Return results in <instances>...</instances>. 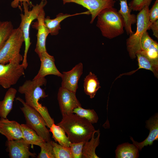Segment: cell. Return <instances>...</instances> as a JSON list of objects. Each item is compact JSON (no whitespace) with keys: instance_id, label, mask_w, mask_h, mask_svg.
I'll return each mask as SVG.
<instances>
[{"instance_id":"28","label":"cell","mask_w":158,"mask_h":158,"mask_svg":"<svg viewBox=\"0 0 158 158\" xmlns=\"http://www.w3.org/2000/svg\"><path fill=\"white\" fill-rule=\"evenodd\" d=\"M55 158H72L69 147H65L51 141Z\"/></svg>"},{"instance_id":"23","label":"cell","mask_w":158,"mask_h":158,"mask_svg":"<svg viewBox=\"0 0 158 158\" xmlns=\"http://www.w3.org/2000/svg\"><path fill=\"white\" fill-rule=\"evenodd\" d=\"M83 86L85 93L90 98L94 97L96 94L101 87L99 81L97 76L90 72L84 80Z\"/></svg>"},{"instance_id":"25","label":"cell","mask_w":158,"mask_h":158,"mask_svg":"<svg viewBox=\"0 0 158 158\" xmlns=\"http://www.w3.org/2000/svg\"><path fill=\"white\" fill-rule=\"evenodd\" d=\"M49 128V131L52 134V137L55 141L63 146L69 147L71 142L61 127L54 123Z\"/></svg>"},{"instance_id":"10","label":"cell","mask_w":158,"mask_h":158,"mask_svg":"<svg viewBox=\"0 0 158 158\" xmlns=\"http://www.w3.org/2000/svg\"><path fill=\"white\" fill-rule=\"evenodd\" d=\"M57 99L62 116L72 113L74 109L81 107L75 93L61 87L59 90Z\"/></svg>"},{"instance_id":"16","label":"cell","mask_w":158,"mask_h":158,"mask_svg":"<svg viewBox=\"0 0 158 158\" xmlns=\"http://www.w3.org/2000/svg\"><path fill=\"white\" fill-rule=\"evenodd\" d=\"M0 133L5 136L8 140L23 138L20 124L16 121L7 118L0 119Z\"/></svg>"},{"instance_id":"2","label":"cell","mask_w":158,"mask_h":158,"mask_svg":"<svg viewBox=\"0 0 158 158\" xmlns=\"http://www.w3.org/2000/svg\"><path fill=\"white\" fill-rule=\"evenodd\" d=\"M56 125L63 130L71 143L87 141L97 131L91 123L73 113L63 116Z\"/></svg>"},{"instance_id":"5","label":"cell","mask_w":158,"mask_h":158,"mask_svg":"<svg viewBox=\"0 0 158 158\" xmlns=\"http://www.w3.org/2000/svg\"><path fill=\"white\" fill-rule=\"evenodd\" d=\"M149 10V7L146 6L139 11L137 16L136 31L129 35L126 40L127 50L131 59H135L137 53L141 50L140 46L141 37L145 31L150 30L152 23L148 16Z\"/></svg>"},{"instance_id":"8","label":"cell","mask_w":158,"mask_h":158,"mask_svg":"<svg viewBox=\"0 0 158 158\" xmlns=\"http://www.w3.org/2000/svg\"><path fill=\"white\" fill-rule=\"evenodd\" d=\"M24 42L23 35L20 28L14 29L0 50V63L6 64L20 54Z\"/></svg>"},{"instance_id":"6","label":"cell","mask_w":158,"mask_h":158,"mask_svg":"<svg viewBox=\"0 0 158 158\" xmlns=\"http://www.w3.org/2000/svg\"><path fill=\"white\" fill-rule=\"evenodd\" d=\"M16 99L23 104L20 109L24 114L26 124L45 141H51L49 131L46 127L47 123L41 114L34 108L26 104L20 97H18Z\"/></svg>"},{"instance_id":"3","label":"cell","mask_w":158,"mask_h":158,"mask_svg":"<svg viewBox=\"0 0 158 158\" xmlns=\"http://www.w3.org/2000/svg\"><path fill=\"white\" fill-rule=\"evenodd\" d=\"M97 17L96 26L103 37L112 39L123 33L124 24L123 18L113 7L103 10Z\"/></svg>"},{"instance_id":"7","label":"cell","mask_w":158,"mask_h":158,"mask_svg":"<svg viewBox=\"0 0 158 158\" xmlns=\"http://www.w3.org/2000/svg\"><path fill=\"white\" fill-rule=\"evenodd\" d=\"M23 57L20 54L6 64L0 63V85L9 88L16 84L20 78L24 75V67L20 64Z\"/></svg>"},{"instance_id":"1","label":"cell","mask_w":158,"mask_h":158,"mask_svg":"<svg viewBox=\"0 0 158 158\" xmlns=\"http://www.w3.org/2000/svg\"><path fill=\"white\" fill-rule=\"evenodd\" d=\"M47 80L45 77L26 80L23 85L19 87L18 92L25 95V103L34 108L42 116L50 128L54 123V119L51 118L47 107L39 102L41 98L47 96L41 87L45 85Z\"/></svg>"},{"instance_id":"21","label":"cell","mask_w":158,"mask_h":158,"mask_svg":"<svg viewBox=\"0 0 158 158\" xmlns=\"http://www.w3.org/2000/svg\"><path fill=\"white\" fill-rule=\"evenodd\" d=\"M116 158H137L139 150L133 144L128 142L118 145L115 151Z\"/></svg>"},{"instance_id":"11","label":"cell","mask_w":158,"mask_h":158,"mask_svg":"<svg viewBox=\"0 0 158 158\" xmlns=\"http://www.w3.org/2000/svg\"><path fill=\"white\" fill-rule=\"evenodd\" d=\"M6 150L9 152L10 158H28L36 157V154L29 151L30 144L23 138L11 140H7L6 142Z\"/></svg>"},{"instance_id":"34","label":"cell","mask_w":158,"mask_h":158,"mask_svg":"<svg viewBox=\"0 0 158 158\" xmlns=\"http://www.w3.org/2000/svg\"><path fill=\"white\" fill-rule=\"evenodd\" d=\"M148 16L152 23L158 20V0H155L152 8L149 10Z\"/></svg>"},{"instance_id":"37","label":"cell","mask_w":158,"mask_h":158,"mask_svg":"<svg viewBox=\"0 0 158 158\" xmlns=\"http://www.w3.org/2000/svg\"><path fill=\"white\" fill-rule=\"evenodd\" d=\"M115 1H118V0H114Z\"/></svg>"},{"instance_id":"26","label":"cell","mask_w":158,"mask_h":158,"mask_svg":"<svg viewBox=\"0 0 158 158\" xmlns=\"http://www.w3.org/2000/svg\"><path fill=\"white\" fill-rule=\"evenodd\" d=\"M14 29L10 21H0V50L8 39Z\"/></svg>"},{"instance_id":"31","label":"cell","mask_w":158,"mask_h":158,"mask_svg":"<svg viewBox=\"0 0 158 158\" xmlns=\"http://www.w3.org/2000/svg\"><path fill=\"white\" fill-rule=\"evenodd\" d=\"M152 0H132L128 4L132 10L140 11L145 6H149Z\"/></svg>"},{"instance_id":"18","label":"cell","mask_w":158,"mask_h":158,"mask_svg":"<svg viewBox=\"0 0 158 158\" xmlns=\"http://www.w3.org/2000/svg\"><path fill=\"white\" fill-rule=\"evenodd\" d=\"M120 2V8L118 13L123 18L124 28L127 34L131 35L134 32L132 29V25L137 22V16L131 14V9L128 6L127 0H119Z\"/></svg>"},{"instance_id":"27","label":"cell","mask_w":158,"mask_h":158,"mask_svg":"<svg viewBox=\"0 0 158 158\" xmlns=\"http://www.w3.org/2000/svg\"><path fill=\"white\" fill-rule=\"evenodd\" d=\"M73 113L86 119L92 124L97 123L99 119L97 114L94 109H85L81 107L74 109Z\"/></svg>"},{"instance_id":"35","label":"cell","mask_w":158,"mask_h":158,"mask_svg":"<svg viewBox=\"0 0 158 158\" xmlns=\"http://www.w3.org/2000/svg\"><path fill=\"white\" fill-rule=\"evenodd\" d=\"M150 29H151L153 35L157 39H158V20L151 23Z\"/></svg>"},{"instance_id":"15","label":"cell","mask_w":158,"mask_h":158,"mask_svg":"<svg viewBox=\"0 0 158 158\" xmlns=\"http://www.w3.org/2000/svg\"><path fill=\"white\" fill-rule=\"evenodd\" d=\"M146 127L149 130V134L144 141L139 142L135 141L132 137L130 139L133 144L138 149L141 150L145 146L152 145L154 141L158 140V114L156 113L146 121Z\"/></svg>"},{"instance_id":"12","label":"cell","mask_w":158,"mask_h":158,"mask_svg":"<svg viewBox=\"0 0 158 158\" xmlns=\"http://www.w3.org/2000/svg\"><path fill=\"white\" fill-rule=\"evenodd\" d=\"M45 12L43 9L39 14L37 21L32 25L33 28L37 30V42L35 51L39 56L44 51H47L46 47V40L49 33L44 23Z\"/></svg>"},{"instance_id":"9","label":"cell","mask_w":158,"mask_h":158,"mask_svg":"<svg viewBox=\"0 0 158 158\" xmlns=\"http://www.w3.org/2000/svg\"><path fill=\"white\" fill-rule=\"evenodd\" d=\"M63 3H73L80 5L87 9L91 15L90 23L103 10L113 7L116 2L114 0H62Z\"/></svg>"},{"instance_id":"4","label":"cell","mask_w":158,"mask_h":158,"mask_svg":"<svg viewBox=\"0 0 158 158\" xmlns=\"http://www.w3.org/2000/svg\"><path fill=\"white\" fill-rule=\"evenodd\" d=\"M47 3V0H42L39 4L33 5L31 10H29L30 6L27 3L24 1L22 3L24 9V13H21L20 14L21 21L19 27L23 33L25 44L24 55L21 63L25 69H26L28 66L27 54L31 44L30 37V25L32 21L37 19L39 14L44 9Z\"/></svg>"},{"instance_id":"30","label":"cell","mask_w":158,"mask_h":158,"mask_svg":"<svg viewBox=\"0 0 158 158\" xmlns=\"http://www.w3.org/2000/svg\"><path fill=\"white\" fill-rule=\"evenodd\" d=\"M143 51L150 59L158 64V44L156 41L154 40L147 49Z\"/></svg>"},{"instance_id":"32","label":"cell","mask_w":158,"mask_h":158,"mask_svg":"<svg viewBox=\"0 0 158 158\" xmlns=\"http://www.w3.org/2000/svg\"><path fill=\"white\" fill-rule=\"evenodd\" d=\"M85 142L82 141L77 143H70L69 147L72 158H82V149Z\"/></svg>"},{"instance_id":"14","label":"cell","mask_w":158,"mask_h":158,"mask_svg":"<svg viewBox=\"0 0 158 158\" xmlns=\"http://www.w3.org/2000/svg\"><path fill=\"white\" fill-rule=\"evenodd\" d=\"M41 61L40 70L33 79L45 77L49 75H53L61 77L62 74L57 68L55 64V59L53 56L49 54L47 51L42 52L39 56Z\"/></svg>"},{"instance_id":"29","label":"cell","mask_w":158,"mask_h":158,"mask_svg":"<svg viewBox=\"0 0 158 158\" xmlns=\"http://www.w3.org/2000/svg\"><path fill=\"white\" fill-rule=\"evenodd\" d=\"M51 141H44L42 144L40 146L41 151L37 158H55Z\"/></svg>"},{"instance_id":"17","label":"cell","mask_w":158,"mask_h":158,"mask_svg":"<svg viewBox=\"0 0 158 158\" xmlns=\"http://www.w3.org/2000/svg\"><path fill=\"white\" fill-rule=\"evenodd\" d=\"M81 14L90 15V13L88 11L73 14L59 13L53 19H51L49 16L45 17L44 23L49 34L51 35H56L59 34V31L61 29L60 23L62 21L68 17Z\"/></svg>"},{"instance_id":"36","label":"cell","mask_w":158,"mask_h":158,"mask_svg":"<svg viewBox=\"0 0 158 158\" xmlns=\"http://www.w3.org/2000/svg\"><path fill=\"white\" fill-rule=\"evenodd\" d=\"M26 2L27 3L29 6H31V2L30 0H13L11 3V6L13 8H17L19 6V3H20L21 5L23 2Z\"/></svg>"},{"instance_id":"13","label":"cell","mask_w":158,"mask_h":158,"mask_svg":"<svg viewBox=\"0 0 158 158\" xmlns=\"http://www.w3.org/2000/svg\"><path fill=\"white\" fill-rule=\"evenodd\" d=\"M83 66L81 63L76 65L72 69L62 74L61 87L76 93L78 82L83 73Z\"/></svg>"},{"instance_id":"33","label":"cell","mask_w":158,"mask_h":158,"mask_svg":"<svg viewBox=\"0 0 158 158\" xmlns=\"http://www.w3.org/2000/svg\"><path fill=\"white\" fill-rule=\"evenodd\" d=\"M154 40L150 37L147 31L143 33L140 41L141 51H145L149 47Z\"/></svg>"},{"instance_id":"22","label":"cell","mask_w":158,"mask_h":158,"mask_svg":"<svg viewBox=\"0 0 158 158\" xmlns=\"http://www.w3.org/2000/svg\"><path fill=\"white\" fill-rule=\"evenodd\" d=\"M97 135L94 138L95 133H93L89 141L86 142L83 146L82 154V158H99L95 153V150L99 145L100 133L99 130H97Z\"/></svg>"},{"instance_id":"20","label":"cell","mask_w":158,"mask_h":158,"mask_svg":"<svg viewBox=\"0 0 158 158\" xmlns=\"http://www.w3.org/2000/svg\"><path fill=\"white\" fill-rule=\"evenodd\" d=\"M17 91L13 87L8 88L5 94L4 99L0 101V117L4 118L6 117L12 110L13 102Z\"/></svg>"},{"instance_id":"19","label":"cell","mask_w":158,"mask_h":158,"mask_svg":"<svg viewBox=\"0 0 158 158\" xmlns=\"http://www.w3.org/2000/svg\"><path fill=\"white\" fill-rule=\"evenodd\" d=\"M137 58L138 68L135 70L130 72L125 73L121 75H130L139 69L143 68L150 70L153 73L154 76L157 78L158 77V64L156 63L150 59L146 56L144 51H138L136 54Z\"/></svg>"},{"instance_id":"24","label":"cell","mask_w":158,"mask_h":158,"mask_svg":"<svg viewBox=\"0 0 158 158\" xmlns=\"http://www.w3.org/2000/svg\"><path fill=\"white\" fill-rule=\"evenodd\" d=\"M23 139L28 143L40 147L45 141L32 129L26 124H20Z\"/></svg>"}]
</instances>
